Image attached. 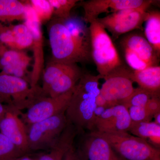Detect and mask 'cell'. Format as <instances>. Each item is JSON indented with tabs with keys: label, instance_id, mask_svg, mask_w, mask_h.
I'll use <instances>...</instances> for the list:
<instances>
[{
	"label": "cell",
	"instance_id": "7",
	"mask_svg": "<svg viewBox=\"0 0 160 160\" xmlns=\"http://www.w3.org/2000/svg\"><path fill=\"white\" fill-rule=\"evenodd\" d=\"M66 112L26 126L30 151H48L54 146L68 123Z\"/></svg>",
	"mask_w": 160,
	"mask_h": 160
},
{
	"label": "cell",
	"instance_id": "30",
	"mask_svg": "<svg viewBox=\"0 0 160 160\" xmlns=\"http://www.w3.org/2000/svg\"><path fill=\"white\" fill-rule=\"evenodd\" d=\"M145 107L152 115L154 116L156 113L160 112V98H152Z\"/></svg>",
	"mask_w": 160,
	"mask_h": 160
},
{
	"label": "cell",
	"instance_id": "33",
	"mask_svg": "<svg viewBox=\"0 0 160 160\" xmlns=\"http://www.w3.org/2000/svg\"><path fill=\"white\" fill-rule=\"evenodd\" d=\"M149 141L152 143L157 147L159 148L160 146V135L152 136L149 138Z\"/></svg>",
	"mask_w": 160,
	"mask_h": 160
},
{
	"label": "cell",
	"instance_id": "2",
	"mask_svg": "<svg viewBox=\"0 0 160 160\" xmlns=\"http://www.w3.org/2000/svg\"><path fill=\"white\" fill-rule=\"evenodd\" d=\"M47 30L52 55L51 61L75 64L90 61L91 52L72 36L63 20L52 18Z\"/></svg>",
	"mask_w": 160,
	"mask_h": 160
},
{
	"label": "cell",
	"instance_id": "16",
	"mask_svg": "<svg viewBox=\"0 0 160 160\" xmlns=\"http://www.w3.org/2000/svg\"><path fill=\"white\" fill-rule=\"evenodd\" d=\"M8 48L0 42L1 73L22 78L30 84L27 69L31 62V58L24 52Z\"/></svg>",
	"mask_w": 160,
	"mask_h": 160
},
{
	"label": "cell",
	"instance_id": "27",
	"mask_svg": "<svg viewBox=\"0 0 160 160\" xmlns=\"http://www.w3.org/2000/svg\"><path fill=\"white\" fill-rule=\"evenodd\" d=\"M25 155L0 132V160H11Z\"/></svg>",
	"mask_w": 160,
	"mask_h": 160
},
{
	"label": "cell",
	"instance_id": "8",
	"mask_svg": "<svg viewBox=\"0 0 160 160\" xmlns=\"http://www.w3.org/2000/svg\"><path fill=\"white\" fill-rule=\"evenodd\" d=\"M120 45L126 62L132 71L159 66V57L141 33L126 35L121 40Z\"/></svg>",
	"mask_w": 160,
	"mask_h": 160
},
{
	"label": "cell",
	"instance_id": "29",
	"mask_svg": "<svg viewBox=\"0 0 160 160\" xmlns=\"http://www.w3.org/2000/svg\"><path fill=\"white\" fill-rule=\"evenodd\" d=\"M131 122H151L153 116L146 107L131 106L128 108Z\"/></svg>",
	"mask_w": 160,
	"mask_h": 160
},
{
	"label": "cell",
	"instance_id": "12",
	"mask_svg": "<svg viewBox=\"0 0 160 160\" xmlns=\"http://www.w3.org/2000/svg\"><path fill=\"white\" fill-rule=\"evenodd\" d=\"M156 2L152 0H89L80 1L78 3L84 10L83 19L87 24H90L102 13H114L125 9H149Z\"/></svg>",
	"mask_w": 160,
	"mask_h": 160
},
{
	"label": "cell",
	"instance_id": "14",
	"mask_svg": "<svg viewBox=\"0 0 160 160\" xmlns=\"http://www.w3.org/2000/svg\"><path fill=\"white\" fill-rule=\"evenodd\" d=\"M131 120L128 109L123 105L106 109L96 120L94 130L106 133H123L129 131Z\"/></svg>",
	"mask_w": 160,
	"mask_h": 160
},
{
	"label": "cell",
	"instance_id": "36",
	"mask_svg": "<svg viewBox=\"0 0 160 160\" xmlns=\"http://www.w3.org/2000/svg\"><path fill=\"white\" fill-rule=\"evenodd\" d=\"M11 160H36V159H34L28 156L27 155H25L15 158L12 159Z\"/></svg>",
	"mask_w": 160,
	"mask_h": 160
},
{
	"label": "cell",
	"instance_id": "21",
	"mask_svg": "<svg viewBox=\"0 0 160 160\" xmlns=\"http://www.w3.org/2000/svg\"><path fill=\"white\" fill-rule=\"evenodd\" d=\"M25 20V2L18 0H0V23Z\"/></svg>",
	"mask_w": 160,
	"mask_h": 160
},
{
	"label": "cell",
	"instance_id": "1",
	"mask_svg": "<svg viewBox=\"0 0 160 160\" xmlns=\"http://www.w3.org/2000/svg\"><path fill=\"white\" fill-rule=\"evenodd\" d=\"M99 75L94 76L83 73L73 92L66 114L67 120L78 128L79 131L87 129L94 130L96 119L94 111L96 99L99 94Z\"/></svg>",
	"mask_w": 160,
	"mask_h": 160
},
{
	"label": "cell",
	"instance_id": "22",
	"mask_svg": "<svg viewBox=\"0 0 160 160\" xmlns=\"http://www.w3.org/2000/svg\"><path fill=\"white\" fill-rule=\"evenodd\" d=\"M145 22V38L160 57V11H149V14Z\"/></svg>",
	"mask_w": 160,
	"mask_h": 160
},
{
	"label": "cell",
	"instance_id": "5",
	"mask_svg": "<svg viewBox=\"0 0 160 160\" xmlns=\"http://www.w3.org/2000/svg\"><path fill=\"white\" fill-rule=\"evenodd\" d=\"M83 73L78 64L51 61L42 73V89L47 97H56L73 89Z\"/></svg>",
	"mask_w": 160,
	"mask_h": 160
},
{
	"label": "cell",
	"instance_id": "38",
	"mask_svg": "<svg viewBox=\"0 0 160 160\" xmlns=\"http://www.w3.org/2000/svg\"><path fill=\"white\" fill-rule=\"evenodd\" d=\"M152 160H160V157L156 158Z\"/></svg>",
	"mask_w": 160,
	"mask_h": 160
},
{
	"label": "cell",
	"instance_id": "25",
	"mask_svg": "<svg viewBox=\"0 0 160 160\" xmlns=\"http://www.w3.org/2000/svg\"><path fill=\"white\" fill-rule=\"evenodd\" d=\"M53 9V17L66 20L71 16L72 9L76 6L79 0H49Z\"/></svg>",
	"mask_w": 160,
	"mask_h": 160
},
{
	"label": "cell",
	"instance_id": "17",
	"mask_svg": "<svg viewBox=\"0 0 160 160\" xmlns=\"http://www.w3.org/2000/svg\"><path fill=\"white\" fill-rule=\"evenodd\" d=\"M78 149L84 160H125L105 139L92 132L86 136Z\"/></svg>",
	"mask_w": 160,
	"mask_h": 160
},
{
	"label": "cell",
	"instance_id": "18",
	"mask_svg": "<svg viewBox=\"0 0 160 160\" xmlns=\"http://www.w3.org/2000/svg\"><path fill=\"white\" fill-rule=\"evenodd\" d=\"M79 132L78 128L68 121L66 128L54 146L48 152L40 155L36 160H62L66 152L73 146Z\"/></svg>",
	"mask_w": 160,
	"mask_h": 160
},
{
	"label": "cell",
	"instance_id": "32",
	"mask_svg": "<svg viewBox=\"0 0 160 160\" xmlns=\"http://www.w3.org/2000/svg\"><path fill=\"white\" fill-rule=\"evenodd\" d=\"M96 104L97 106L104 107L106 109H108L109 107H111L107 101L101 94L100 92L96 99Z\"/></svg>",
	"mask_w": 160,
	"mask_h": 160
},
{
	"label": "cell",
	"instance_id": "34",
	"mask_svg": "<svg viewBox=\"0 0 160 160\" xmlns=\"http://www.w3.org/2000/svg\"><path fill=\"white\" fill-rule=\"evenodd\" d=\"M106 109V108L102 107H100V106H97L96 107L94 111V115L96 121L98 118H99L102 115Z\"/></svg>",
	"mask_w": 160,
	"mask_h": 160
},
{
	"label": "cell",
	"instance_id": "15",
	"mask_svg": "<svg viewBox=\"0 0 160 160\" xmlns=\"http://www.w3.org/2000/svg\"><path fill=\"white\" fill-rule=\"evenodd\" d=\"M6 107V114L0 121V132L27 154L31 151L28 144L26 126L18 113Z\"/></svg>",
	"mask_w": 160,
	"mask_h": 160
},
{
	"label": "cell",
	"instance_id": "10",
	"mask_svg": "<svg viewBox=\"0 0 160 160\" xmlns=\"http://www.w3.org/2000/svg\"><path fill=\"white\" fill-rule=\"evenodd\" d=\"M148 9L140 8L123 9L96 20L111 33L115 41L120 36L129 32L136 29L142 30L143 23L149 14Z\"/></svg>",
	"mask_w": 160,
	"mask_h": 160
},
{
	"label": "cell",
	"instance_id": "6",
	"mask_svg": "<svg viewBox=\"0 0 160 160\" xmlns=\"http://www.w3.org/2000/svg\"><path fill=\"white\" fill-rule=\"evenodd\" d=\"M105 139L113 150L125 160H152L160 157L159 149L128 132L106 133L92 131Z\"/></svg>",
	"mask_w": 160,
	"mask_h": 160
},
{
	"label": "cell",
	"instance_id": "3",
	"mask_svg": "<svg viewBox=\"0 0 160 160\" xmlns=\"http://www.w3.org/2000/svg\"><path fill=\"white\" fill-rule=\"evenodd\" d=\"M46 97L38 85L32 87L24 79L0 72V102L19 115L22 110Z\"/></svg>",
	"mask_w": 160,
	"mask_h": 160
},
{
	"label": "cell",
	"instance_id": "31",
	"mask_svg": "<svg viewBox=\"0 0 160 160\" xmlns=\"http://www.w3.org/2000/svg\"><path fill=\"white\" fill-rule=\"evenodd\" d=\"M62 160H84L82 156L78 149H77L74 145L66 152Z\"/></svg>",
	"mask_w": 160,
	"mask_h": 160
},
{
	"label": "cell",
	"instance_id": "23",
	"mask_svg": "<svg viewBox=\"0 0 160 160\" xmlns=\"http://www.w3.org/2000/svg\"><path fill=\"white\" fill-rule=\"evenodd\" d=\"M14 36L16 49L22 51L24 49L31 48L33 43V38L31 32L25 23L9 25Z\"/></svg>",
	"mask_w": 160,
	"mask_h": 160
},
{
	"label": "cell",
	"instance_id": "11",
	"mask_svg": "<svg viewBox=\"0 0 160 160\" xmlns=\"http://www.w3.org/2000/svg\"><path fill=\"white\" fill-rule=\"evenodd\" d=\"M73 89L56 97H46L39 100L28 108L26 112H21L20 118L27 126L66 112Z\"/></svg>",
	"mask_w": 160,
	"mask_h": 160
},
{
	"label": "cell",
	"instance_id": "19",
	"mask_svg": "<svg viewBox=\"0 0 160 160\" xmlns=\"http://www.w3.org/2000/svg\"><path fill=\"white\" fill-rule=\"evenodd\" d=\"M132 78L140 88L156 97L160 98V66H152L139 71H132Z\"/></svg>",
	"mask_w": 160,
	"mask_h": 160
},
{
	"label": "cell",
	"instance_id": "9",
	"mask_svg": "<svg viewBox=\"0 0 160 160\" xmlns=\"http://www.w3.org/2000/svg\"><path fill=\"white\" fill-rule=\"evenodd\" d=\"M132 72V69L123 65L103 78L105 82L100 89V93L111 107L125 106L134 92Z\"/></svg>",
	"mask_w": 160,
	"mask_h": 160
},
{
	"label": "cell",
	"instance_id": "20",
	"mask_svg": "<svg viewBox=\"0 0 160 160\" xmlns=\"http://www.w3.org/2000/svg\"><path fill=\"white\" fill-rule=\"evenodd\" d=\"M63 22L69 30V33L86 50L91 54V39L89 26L83 18L70 16Z\"/></svg>",
	"mask_w": 160,
	"mask_h": 160
},
{
	"label": "cell",
	"instance_id": "4",
	"mask_svg": "<svg viewBox=\"0 0 160 160\" xmlns=\"http://www.w3.org/2000/svg\"><path fill=\"white\" fill-rule=\"evenodd\" d=\"M89 24L91 58L102 79L123 65L112 39L97 20Z\"/></svg>",
	"mask_w": 160,
	"mask_h": 160
},
{
	"label": "cell",
	"instance_id": "26",
	"mask_svg": "<svg viewBox=\"0 0 160 160\" xmlns=\"http://www.w3.org/2000/svg\"><path fill=\"white\" fill-rule=\"evenodd\" d=\"M29 2L42 24L52 19L53 9L49 0H31Z\"/></svg>",
	"mask_w": 160,
	"mask_h": 160
},
{
	"label": "cell",
	"instance_id": "24",
	"mask_svg": "<svg viewBox=\"0 0 160 160\" xmlns=\"http://www.w3.org/2000/svg\"><path fill=\"white\" fill-rule=\"evenodd\" d=\"M129 131L136 137L143 139L155 135H160V126L153 122H131Z\"/></svg>",
	"mask_w": 160,
	"mask_h": 160
},
{
	"label": "cell",
	"instance_id": "28",
	"mask_svg": "<svg viewBox=\"0 0 160 160\" xmlns=\"http://www.w3.org/2000/svg\"><path fill=\"white\" fill-rule=\"evenodd\" d=\"M153 97H156L140 87L135 88L134 92L125 104V106L128 109L131 106L145 107L149 100Z\"/></svg>",
	"mask_w": 160,
	"mask_h": 160
},
{
	"label": "cell",
	"instance_id": "37",
	"mask_svg": "<svg viewBox=\"0 0 160 160\" xmlns=\"http://www.w3.org/2000/svg\"><path fill=\"white\" fill-rule=\"evenodd\" d=\"M153 118L154 119V121L153 122H154L157 125L160 126V112L156 113L153 116Z\"/></svg>",
	"mask_w": 160,
	"mask_h": 160
},
{
	"label": "cell",
	"instance_id": "13",
	"mask_svg": "<svg viewBox=\"0 0 160 160\" xmlns=\"http://www.w3.org/2000/svg\"><path fill=\"white\" fill-rule=\"evenodd\" d=\"M24 23L31 32L33 38L31 48L33 51L34 63L30 73V85L31 87H33L38 85V82L44 69V39L42 23L28 2L26 3V20Z\"/></svg>",
	"mask_w": 160,
	"mask_h": 160
},
{
	"label": "cell",
	"instance_id": "35",
	"mask_svg": "<svg viewBox=\"0 0 160 160\" xmlns=\"http://www.w3.org/2000/svg\"><path fill=\"white\" fill-rule=\"evenodd\" d=\"M7 110V109L6 106L0 102V121L4 117Z\"/></svg>",
	"mask_w": 160,
	"mask_h": 160
}]
</instances>
